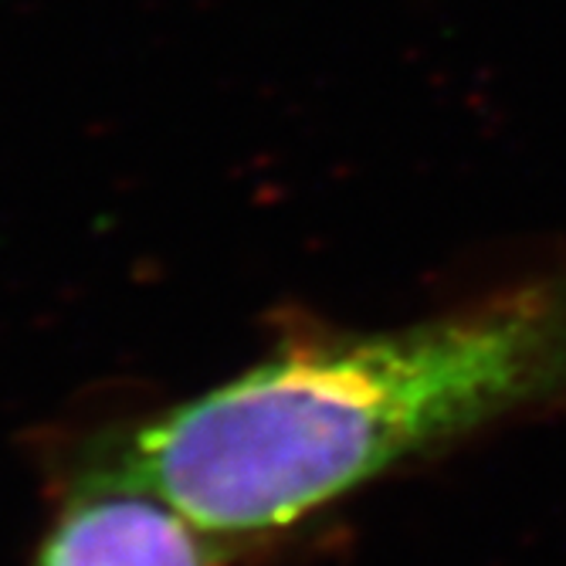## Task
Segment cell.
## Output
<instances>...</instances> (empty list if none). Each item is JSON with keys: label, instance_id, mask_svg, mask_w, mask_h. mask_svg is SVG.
<instances>
[{"label": "cell", "instance_id": "1", "mask_svg": "<svg viewBox=\"0 0 566 566\" xmlns=\"http://www.w3.org/2000/svg\"><path fill=\"white\" fill-rule=\"evenodd\" d=\"M566 410V272L418 323L305 333L143 421L92 482L160 495L228 539L285 533L407 461Z\"/></svg>", "mask_w": 566, "mask_h": 566}, {"label": "cell", "instance_id": "2", "mask_svg": "<svg viewBox=\"0 0 566 566\" xmlns=\"http://www.w3.org/2000/svg\"><path fill=\"white\" fill-rule=\"evenodd\" d=\"M38 566H224V553L160 495L88 482L44 539Z\"/></svg>", "mask_w": 566, "mask_h": 566}]
</instances>
